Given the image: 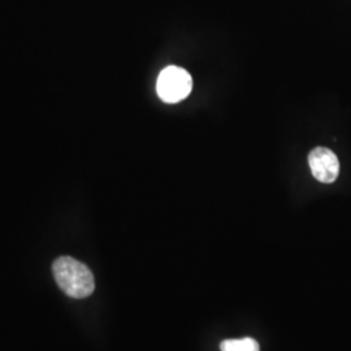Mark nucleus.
<instances>
[{
	"instance_id": "1",
	"label": "nucleus",
	"mask_w": 351,
	"mask_h": 351,
	"mask_svg": "<svg viewBox=\"0 0 351 351\" xmlns=\"http://www.w3.org/2000/svg\"><path fill=\"white\" fill-rule=\"evenodd\" d=\"M52 272L59 288L75 300L88 298L94 293L95 281L93 272L75 258L60 256L52 264Z\"/></svg>"
},
{
	"instance_id": "2",
	"label": "nucleus",
	"mask_w": 351,
	"mask_h": 351,
	"mask_svg": "<svg viewBox=\"0 0 351 351\" xmlns=\"http://www.w3.org/2000/svg\"><path fill=\"white\" fill-rule=\"evenodd\" d=\"M191 75L184 68L175 65L164 68L156 81V93L165 103L184 101L191 93Z\"/></svg>"
},
{
	"instance_id": "3",
	"label": "nucleus",
	"mask_w": 351,
	"mask_h": 351,
	"mask_svg": "<svg viewBox=\"0 0 351 351\" xmlns=\"http://www.w3.org/2000/svg\"><path fill=\"white\" fill-rule=\"evenodd\" d=\"M308 164L315 178L324 184H332L337 180L339 162L337 155L326 147H316L308 155Z\"/></svg>"
},
{
	"instance_id": "4",
	"label": "nucleus",
	"mask_w": 351,
	"mask_h": 351,
	"mask_svg": "<svg viewBox=\"0 0 351 351\" xmlns=\"http://www.w3.org/2000/svg\"><path fill=\"white\" fill-rule=\"evenodd\" d=\"M221 351H259V343L254 339H226L220 345Z\"/></svg>"
}]
</instances>
